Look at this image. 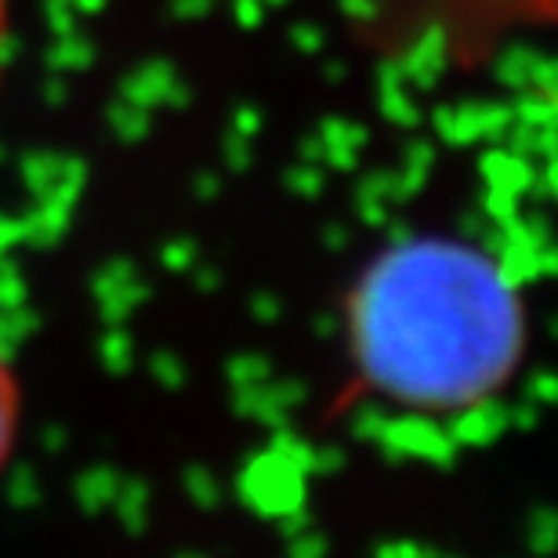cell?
Returning a JSON list of instances; mask_svg holds the SVG:
<instances>
[{
	"label": "cell",
	"instance_id": "obj_1",
	"mask_svg": "<svg viewBox=\"0 0 558 558\" xmlns=\"http://www.w3.org/2000/svg\"><path fill=\"white\" fill-rule=\"evenodd\" d=\"M344 341L360 392L403 414L453 417L515 381L530 312L505 262L453 232L392 240L344 298Z\"/></svg>",
	"mask_w": 558,
	"mask_h": 558
},
{
	"label": "cell",
	"instance_id": "obj_3",
	"mask_svg": "<svg viewBox=\"0 0 558 558\" xmlns=\"http://www.w3.org/2000/svg\"><path fill=\"white\" fill-rule=\"evenodd\" d=\"M8 37H11V4H8V0H0V76H4Z\"/></svg>",
	"mask_w": 558,
	"mask_h": 558
},
{
	"label": "cell",
	"instance_id": "obj_2",
	"mask_svg": "<svg viewBox=\"0 0 558 558\" xmlns=\"http://www.w3.org/2000/svg\"><path fill=\"white\" fill-rule=\"evenodd\" d=\"M19 424H22V385L15 366H11L4 349H0V472H4L11 453H15Z\"/></svg>",
	"mask_w": 558,
	"mask_h": 558
}]
</instances>
